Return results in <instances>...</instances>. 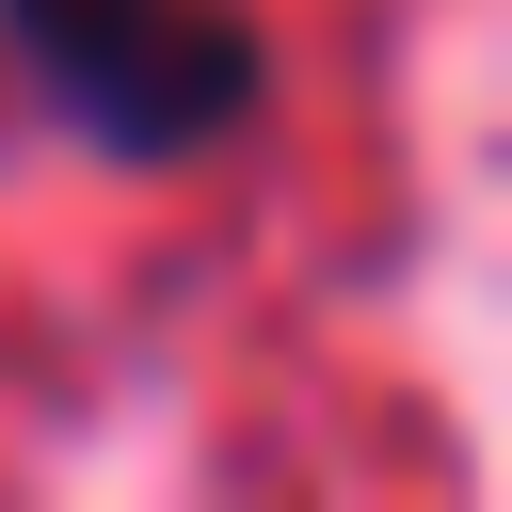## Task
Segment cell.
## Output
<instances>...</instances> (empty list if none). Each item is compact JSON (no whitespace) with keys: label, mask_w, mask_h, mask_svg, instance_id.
Listing matches in <instances>:
<instances>
[{"label":"cell","mask_w":512,"mask_h":512,"mask_svg":"<svg viewBox=\"0 0 512 512\" xmlns=\"http://www.w3.org/2000/svg\"><path fill=\"white\" fill-rule=\"evenodd\" d=\"M0 32L48 80V112L128 160H192L256 112V32L224 0H0Z\"/></svg>","instance_id":"1"}]
</instances>
